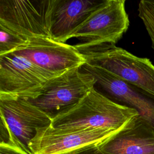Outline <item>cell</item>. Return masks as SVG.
Wrapping results in <instances>:
<instances>
[{"label": "cell", "instance_id": "obj_1", "mask_svg": "<svg viewBox=\"0 0 154 154\" xmlns=\"http://www.w3.org/2000/svg\"><path fill=\"white\" fill-rule=\"evenodd\" d=\"M137 115L134 109L111 100L94 87L78 102L52 117L51 126L71 130L119 129Z\"/></svg>", "mask_w": 154, "mask_h": 154}, {"label": "cell", "instance_id": "obj_2", "mask_svg": "<svg viewBox=\"0 0 154 154\" xmlns=\"http://www.w3.org/2000/svg\"><path fill=\"white\" fill-rule=\"evenodd\" d=\"M76 49L87 63L101 67L125 82L154 95V65L149 59L137 57L111 44Z\"/></svg>", "mask_w": 154, "mask_h": 154}, {"label": "cell", "instance_id": "obj_3", "mask_svg": "<svg viewBox=\"0 0 154 154\" xmlns=\"http://www.w3.org/2000/svg\"><path fill=\"white\" fill-rule=\"evenodd\" d=\"M58 76L14 53L0 55V100H34Z\"/></svg>", "mask_w": 154, "mask_h": 154}, {"label": "cell", "instance_id": "obj_4", "mask_svg": "<svg viewBox=\"0 0 154 154\" xmlns=\"http://www.w3.org/2000/svg\"><path fill=\"white\" fill-rule=\"evenodd\" d=\"M129 20L125 0H106L89 16L70 35L80 42L76 48H90L103 44L114 45L129 28Z\"/></svg>", "mask_w": 154, "mask_h": 154}, {"label": "cell", "instance_id": "obj_5", "mask_svg": "<svg viewBox=\"0 0 154 154\" xmlns=\"http://www.w3.org/2000/svg\"><path fill=\"white\" fill-rule=\"evenodd\" d=\"M52 0H0V26L29 40L51 38Z\"/></svg>", "mask_w": 154, "mask_h": 154}, {"label": "cell", "instance_id": "obj_6", "mask_svg": "<svg viewBox=\"0 0 154 154\" xmlns=\"http://www.w3.org/2000/svg\"><path fill=\"white\" fill-rule=\"evenodd\" d=\"M123 128L71 130L56 129L50 125L37 130L29 144V148L32 154H64L85 147L99 145Z\"/></svg>", "mask_w": 154, "mask_h": 154}, {"label": "cell", "instance_id": "obj_7", "mask_svg": "<svg viewBox=\"0 0 154 154\" xmlns=\"http://www.w3.org/2000/svg\"><path fill=\"white\" fill-rule=\"evenodd\" d=\"M13 53L58 76L71 69L81 68L87 63L84 55L74 45L59 42L49 37L29 38Z\"/></svg>", "mask_w": 154, "mask_h": 154}, {"label": "cell", "instance_id": "obj_8", "mask_svg": "<svg viewBox=\"0 0 154 154\" xmlns=\"http://www.w3.org/2000/svg\"><path fill=\"white\" fill-rule=\"evenodd\" d=\"M96 84L92 75L76 67L54 78L38 97L29 100L52 118L78 102Z\"/></svg>", "mask_w": 154, "mask_h": 154}, {"label": "cell", "instance_id": "obj_9", "mask_svg": "<svg viewBox=\"0 0 154 154\" xmlns=\"http://www.w3.org/2000/svg\"><path fill=\"white\" fill-rule=\"evenodd\" d=\"M0 116L5 120L21 147L30 153L29 144L37 130L50 126L52 122L49 114L23 99L0 100Z\"/></svg>", "mask_w": 154, "mask_h": 154}, {"label": "cell", "instance_id": "obj_10", "mask_svg": "<svg viewBox=\"0 0 154 154\" xmlns=\"http://www.w3.org/2000/svg\"><path fill=\"white\" fill-rule=\"evenodd\" d=\"M84 70L92 75L96 84L122 105L136 110L154 131V95L125 82L101 67L87 64Z\"/></svg>", "mask_w": 154, "mask_h": 154}, {"label": "cell", "instance_id": "obj_11", "mask_svg": "<svg viewBox=\"0 0 154 154\" xmlns=\"http://www.w3.org/2000/svg\"><path fill=\"white\" fill-rule=\"evenodd\" d=\"M103 2L93 0H52L51 38L61 43L71 34Z\"/></svg>", "mask_w": 154, "mask_h": 154}, {"label": "cell", "instance_id": "obj_12", "mask_svg": "<svg viewBox=\"0 0 154 154\" xmlns=\"http://www.w3.org/2000/svg\"><path fill=\"white\" fill-rule=\"evenodd\" d=\"M98 147L104 154H154V131L137 115Z\"/></svg>", "mask_w": 154, "mask_h": 154}, {"label": "cell", "instance_id": "obj_13", "mask_svg": "<svg viewBox=\"0 0 154 154\" xmlns=\"http://www.w3.org/2000/svg\"><path fill=\"white\" fill-rule=\"evenodd\" d=\"M28 40L0 26V55L13 52Z\"/></svg>", "mask_w": 154, "mask_h": 154}, {"label": "cell", "instance_id": "obj_14", "mask_svg": "<svg viewBox=\"0 0 154 154\" xmlns=\"http://www.w3.org/2000/svg\"><path fill=\"white\" fill-rule=\"evenodd\" d=\"M138 16L143 21L154 50V1L142 0L139 2Z\"/></svg>", "mask_w": 154, "mask_h": 154}, {"label": "cell", "instance_id": "obj_15", "mask_svg": "<svg viewBox=\"0 0 154 154\" xmlns=\"http://www.w3.org/2000/svg\"><path fill=\"white\" fill-rule=\"evenodd\" d=\"M64 154H104L99 148L98 145L91 146L75 150Z\"/></svg>", "mask_w": 154, "mask_h": 154}]
</instances>
